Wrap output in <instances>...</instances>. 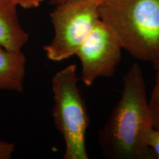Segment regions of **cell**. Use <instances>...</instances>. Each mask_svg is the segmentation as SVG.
Masks as SVG:
<instances>
[{
    "mask_svg": "<svg viewBox=\"0 0 159 159\" xmlns=\"http://www.w3.org/2000/svg\"><path fill=\"white\" fill-rule=\"evenodd\" d=\"M155 124L149 108L142 69L134 63L123 78L122 97L99 133L103 154L116 159H153L145 133Z\"/></svg>",
    "mask_w": 159,
    "mask_h": 159,
    "instance_id": "1",
    "label": "cell"
},
{
    "mask_svg": "<svg viewBox=\"0 0 159 159\" xmlns=\"http://www.w3.org/2000/svg\"><path fill=\"white\" fill-rule=\"evenodd\" d=\"M99 12L122 49L139 61H158L159 0H106Z\"/></svg>",
    "mask_w": 159,
    "mask_h": 159,
    "instance_id": "2",
    "label": "cell"
},
{
    "mask_svg": "<svg viewBox=\"0 0 159 159\" xmlns=\"http://www.w3.org/2000/svg\"><path fill=\"white\" fill-rule=\"evenodd\" d=\"M77 66L70 64L52 79L54 105L52 118L65 143L64 159H88L85 134L90 119L84 99L77 85Z\"/></svg>",
    "mask_w": 159,
    "mask_h": 159,
    "instance_id": "3",
    "label": "cell"
},
{
    "mask_svg": "<svg viewBox=\"0 0 159 159\" xmlns=\"http://www.w3.org/2000/svg\"><path fill=\"white\" fill-rule=\"evenodd\" d=\"M50 13L54 35L43 46L47 57L60 62L77 51L99 19V5L89 0H52Z\"/></svg>",
    "mask_w": 159,
    "mask_h": 159,
    "instance_id": "4",
    "label": "cell"
},
{
    "mask_svg": "<svg viewBox=\"0 0 159 159\" xmlns=\"http://www.w3.org/2000/svg\"><path fill=\"white\" fill-rule=\"evenodd\" d=\"M122 49L117 38L99 19L75 55L81 63L82 82L89 87L99 77L113 76L120 63Z\"/></svg>",
    "mask_w": 159,
    "mask_h": 159,
    "instance_id": "5",
    "label": "cell"
},
{
    "mask_svg": "<svg viewBox=\"0 0 159 159\" xmlns=\"http://www.w3.org/2000/svg\"><path fill=\"white\" fill-rule=\"evenodd\" d=\"M17 7L11 0H0V46L10 51L21 50L29 40L20 25Z\"/></svg>",
    "mask_w": 159,
    "mask_h": 159,
    "instance_id": "6",
    "label": "cell"
},
{
    "mask_svg": "<svg viewBox=\"0 0 159 159\" xmlns=\"http://www.w3.org/2000/svg\"><path fill=\"white\" fill-rule=\"evenodd\" d=\"M26 63L22 51L7 50L0 46V90L22 92Z\"/></svg>",
    "mask_w": 159,
    "mask_h": 159,
    "instance_id": "7",
    "label": "cell"
},
{
    "mask_svg": "<svg viewBox=\"0 0 159 159\" xmlns=\"http://www.w3.org/2000/svg\"><path fill=\"white\" fill-rule=\"evenodd\" d=\"M149 108L155 124V128L159 130V70L157 71L156 83L150 99L148 101Z\"/></svg>",
    "mask_w": 159,
    "mask_h": 159,
    "instance_id": "8",
    "label": "cell"
},
{
    "mask_svg": "<svg viewBox=\"0 0 159 159\" xmlns=\"http://www.w3.org/2000/svg\"><path fill=\"white\" fill-rule=\"evenodd\" d=\"M145 142L152 150L156 158L159 159V130L154 128H149L145 133Z\"/></svg>",
    "mask_w": 159,
    "mask_h": 159,
    "instance_id": "9",
    "label": "cell"
},
{
    "mask_svg": "<svg viewBox=\"0 0 159 159\" xmlns=\"http://www.w3.org/2000/svg\"><path fill=\"white\" fill-rule=\"evenodd\" d=\"M15 151L13 143L0 140V159H10Z\"/></svg>",
    "mask_w": 159,
    "mask_h": 159,
    "instance_id": "10",
    "label": "cell"
},
{
    "mask_svg": "<svg viewBox=\"0 0 159 159\" xmlns=\"http://www.w3.org/2000/svg\"><path fill=\"white\" fill-rule=\"evenodd\" d=\"M16 5L24 9H33L39 7L43 0H11Z\"/></svg>",
    "mask_w": 159,
    "mask_h": 159,
    "instance_id": "11",
    "label": "cell"
},
{
    "mask_svg": "<svg viewBox=\"0 0 159 159\" xmlns=\"http://www.w3.org/2000/svg\"><path fill=\"white\" fill-rule=\"evenodd\" d=\"M89 1L90 2H94L95 4H97V5H99L101 3H102L103 2L106 1V0H89Z\"/></svg>",
    "mask_w": 159,
    "mask_h": 159,
    "instance_id": "12",
    "label": "cell"
},
{
    "mask_svg": "<svg viewBox=\"0 0 159 159\" xmlns=\"http://www.w3.org/2000/svg\"><path fill=\"white\" fill-rule=\"evenodd\" d=\"M152 65H153L154 69H156V71H158L159 70V60H158V61H156V63H154Z\"/></svg>",
    "mask_w": 159,
    "mask_h": 159,
    "instance_id": "13",
    "label": "cell"
}]
</instances>
